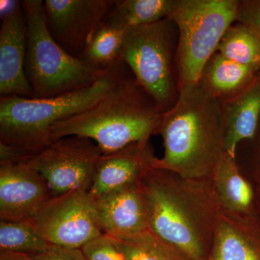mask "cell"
Wrapping results in <instances>:
<instances>
[{
  "label": "cell",
  "mask_w": 260,
  "mask_h": 260,
  "mask_svg": "<svg viewBox=\"0 0 260 260\" xmlns=\"http://www.w3.org/2000/svg\"><path fill=\"white\" fill-rule=\"evenodd\" d=\"M150 210V229L190 260H207L220 208L211 181L152 169L141 181Z\"/></svg>",
  "instance_id": "cell-1"
},
{
  "label": "cell",
  "mask_w": 260,
  "mask_h": 260,
  "mask_svg": "<svg viewBox=\"0 0 260 260\" xmlns=\"http://www.w3.org/2000/svg\"><path fill=\"white\" fill-rule=\"evenodd\" d=\"M158 134L164 152L156 169L210 180L227 153L223 104L198 84L183 87L174 107L162 114Z\"/></svg>",
  "instance_id": "cell-2"
},
{
  "label": "cell",
  "mask_w": 260,
  "mask_h": 260,
  "mask_svg": "<svg viewBox=\"0 0 260 260\" xmlns=\"http://www.w3.org/2000/svg\"><path fill=\"white\" fill-rule=\"evenodd\" d=\"M164 114L132 74L93 107L56 123L51 142L76 135L93 140L103 154L114 153L150 142L158 134Z\"/></svg>",
  "instance_id": "cell-3"
},
{
  "label": "cell",
  "mask_w": 260,
  "mask_h": 260,
  "mask_svg": "<svg viewBox=\"0 0 260 260\" xmlns=\"http://www.w3.org/2000/svg\"><path fill=\"white\" fill-rule=\"evenodd\" d=\"M133 74L121 60L106 68L95 83L74 91L45 99L0 96V143L32 156L51 143L56 123L87 110Z\"/></svg>",
  "instance_id": "cell-4"
},
{
  "label": "cell",
  "mask_w": 260,
  "mask_h": 260,
  "mask_svg": "<svg viewBox=\"0 0 260 260\" xmlns=\"http://www.w3.org/2000/svg\"><path fill=\"white\" fill-rule=\"evenodd\" d=\"M27 34L25 72L34 99L56 96L90 86L104 70L68 54L48 29L42 0H24Z\"/></svg>",
  "instance_id": "cell-5"
},
{
  "label": "cell",
  "mask_w": 260,
  "mask_h": 260,
  "mask_svg": "<svg viewBox=\"0 0 260 260\" xmlns=\"http://www.w3.org/2000/svg\"><path fill=\"white\" fill-rule=\"evenodd\" d=\"M179 32L171 18L129 28L121 59L162 113L179 98L177 54Z\"/></svg>",
  "instance_id": "cell-6"
},
{
  "label": "cell",
  "mask_w": 260,
  "mask_h": 260,
  "mask_svg": "<svg viewBox=\"0 0 260 260\" xmlns=\"http://www.w3.org/2000/svg\"><path fill=\"white\" fill-rule=\"evenodd\" d=\"M239 0H175L169 18L179 32V88L196 85L202 70L217 52L225 32L237 19Z\"/></svg>",
  "instance_id": "cell-7"
},
{
  "label": "cell",
  "mask_w": 260,
  "mask_h": 260,
  "mask_svg": "<svg viewBox=\"0 0 260 260\" xmlns=\"http://www.w3.org/2000/svg\"><path fill=\"white\" fill-rule=\"evenodd\" d=\"M102 154L93 140L72 135L54 140L25 162L45 179L55 197L88 191Z\"/></svg>",
  "instance_id": "cell-8"
},
{
  "label": "cell",
  "mask_w": 260,
  "mask_h": 260,
  "mask_svg": "<svg viewBox=\"0 0 260 260\" xmlns=\"http://www.w3.org/2000/svg\"><path fill=\"white\" fill-rule=\"evenodd\" d=\"M30 224L50 245L73 249L103 234L93 200L85 190L53 197Z\"/></svg>",
  "instance_id": "cell-9"
},
{
  "label": "cell",
  "mask_w": 260,
  "mask_h": 260,
  "mask_svg": "<svg viewBox=\"0 0 260 260\" xmlns=\"http://www.w3.org/2000/svg\"><path fill=\"white\" fill-rule=\"evenodd\" d=\"M114 4V0H45L48 29L64 51L81 59Z\"/></svg>",
  "instance_id": "cell-10"
},
{
  "label": "cell",
  "mask_w": 260,
  "mask_h": 260,
  "mask_svg": "<svg viewBox=\"0 0 260 260\" xmlns=\"http://www.w3.org/2000/svg\"><path fill=\"white\" fill-rule=\"evenodd\" d=\"M52 192L25 161L0 164V220L31 223Z\"/></svg>",
  "instance_id": "cell-11"
},
{
  "label": "cell",
  "mask_w": 260,
  "mask_h": 260,
  "mask_svg": "<svg viewBox=\"0 0 260 260\" xmlns=\"http://www.w3.org/2000/svg\"><path fill=\"white\" fill-rule=\"evenodd\" d=\"M141 181L93 200L103 234L120 239L149 230L150 210Z\"/></svg>",
  "instance_id": "cell-12"
},
{
  "label": "cell",
  "mask_w": 260,
  "mask_h": 260,
  "mask_svg": "<svg viewBox=\"0 0 260 260\" xmlns=\"http://www.w3.org/2000/svg\"><path fill=\"white\" fill-rule=\"evenodd\" d=\"M157 159L150 142L134 143L114 153L102 154L89 194L95 200L124 186L140 182L155 169Z\"/></svg>",
  "instance_id": "cell-13"
},
{
  "label": "cell",
  "mask_w": 260,
  "mask_h": 260,
  "mask_svg": "<svg viewBox=\"0 0 260 260\" xmlns=\"http://www.w3.org/2000/svg\"><path fill=\"white\" fill-rule=\"evenodd\" d=\"M27 34L23 7L2 19L0 27V95L32 98L25 72Z\"/></svg>",
  "instance_id": "cell-14"
},
{
  "label": "cell",
  "mask_w": 260,
  "mask_h": 260,
  "mask_svg": "<svg viewBox=\"0 0 260 260\" xmlns=\"http://www.w3.org/2000/svg\"><path fill=\"white\" fill-rule=\"evenodd\" d=\"M207 260H260V220L220 210Z\"/></svg>",
  "instance_id": "cell-15"
},
{
  "label": "cell",
  "mask_w": 260,
  "mask_h": 260,
  "mask_svg": "<svg viewBox=\"0 0 260 260\" xmlns=\"http://www.w3.org/2000/svg\"><path fill=\"white\" fill-rule=\"evenodd\" d=\"M210 181L221 211L238 218L260 220L254 189L241 172L237 158L225 154Z\"/></svg>",
  "instance_id": "cell-16"
},
{
  "label": "cell",
  "mask_w": 260,
  "mask_h": 260,
  "mask_svg": "<svg viewBox=\"0 0 260 260\" xmlns=\"http://www.w3.org/2000/svg\"><path fill=\"white\" fill-rule=\"evenodd\" d=\"M259 70L231 60L217 51L205 64L198 84L224 104L240 95Z\"/></svg>",
  "instance_id": "cell-17"
},
{
  "label": "cell",
  "mask_w": 260,
  "mask_h": 260,
  "mask_svg": "<svg viewBox=\"0 0 260 260\" xmlns=\"http://www.w3.org/2000/svg\"><path fill=\"white\" fill-rule=\"evenodd\" d=\"M226 124V153L237 158V148L256 133L260 116V70L245 90L223 104Z\"/></svg>",
  "instance_id": "cell-18"
},
{
  "label": "cell",
  "mask_w": 260,
  "mask_h": 260,
  "mask_svg": "<svg viewBox=\"0 0 260 260\" xmlns=\"http://www.w3.org/2000/svg\"><path fill=\"white\" fill-rule=\"evenodd\" d=\"M175 0H119L107 19L126 29L156 23L169 18Z\"/></svg>",
  "instance_id": "cell-19"
},
{
  "label": "cell",
  "mask_w": 260,
  "mask_h": 260,
  "mask_svg": "<svg viewBox=\"0 0 260 260\" xmlns=\"http://www.w3.org/2000/svg\"><path fill=\"white\" fill-rule=\"evenodd\" d=\"M217 51L231 60L260 69V39L243 24L231 25Z\"/></svg>",
  "instance_id": "cell-20"
},
{
  "label": "cell",
  "mask_w": 260,
  "mask_h": 260,
  "mask_svg": "<svg viewBox=\"0 0 260 260\" xmlns=\"http://www.w3.org/2000/svg\"><path fill=\"white\" fill-rule=\"evenodd\" d=\"M127 30L106 20L94 36L81 59L103 69L119 62L122 60L121 51Z\"/></svg>",
  "instance_id": "cell-21"
},
{
  "label": "cell",
  "mask_w": 260,
  "mask_h": 260,
  "mask_svg": "<svg viewBox=\"0 0 260 260\" xmlns=\"http://www.w3.org/2000/svg\"><path fill=\"white\" fill-rule=\"evenodd\" d=\"M126 260H190L150 230L126 239H114Z\"/></svg>",
  "instance_id": "cell-22"
},
{
  "label": "cell",
  "mask_w": 260,
  "mask_h": 260,
  "mask_svg": "<svg viewBox=\"0 0 260 260\" xmlns=\"http://www.w3.org/2000/svg\"><path fill=\"white\" fill-rule=\"evenodd\" d=\"M50 246L31 224L0 221V251L34 256L44 252Z\"/></svg>",
  "instance_id": "cell-23"
},
{
  "label": "cell",
  "mask_w": 260,
  "mask_h": 260,
  "mask_svg": "<svg viewBox=\"0 0 260 260\" xmlns=\"http://www.w3.org/2000/svg\"><path fill=\"white\" fill-rule=\"evenodd\" d=\"M237 161L241 172L254 189L260 218V116L254 136L238 146Z\"/></svg>",
  "instance_id": "cell-24"
},
{
  "label": "cell",
  "mask_w": 260,
  "mask_h": 260,
  "mask_svg": "<svg viewBox=\"0 0 260 260\" xmlns=\"http://www.w3.org/2000/svg\"><path fill=\"white\" fill-rule=\"evenodd\" d=\"M81 249L86 260H126L114 239L104 234Z\"/></svg>",
  "instance_id": "cell-25"
},
{
  "label": "cell",
  "mask_w": 260,
  "mask_h": 260,
  "mask_svg": "<svg viewBox=\"0 0 260 260\" xmlns=\"http://www.w3.org/2000/svg\"><path fill=\"white\" fill-rule=\"evenodd\" d=\"M236 22L251 29L260 39V0H239Z\"/></svg>",
  "instance_id": "cell-26"
},
{
  "label": "cell",
  "mask_w": 260,
  "mask_h": 260,
  "mask_svg": "<svg viewBox=\"0 0 260 260\" xmlns=\"http://www.w3.org/2000/svg\"><path fill=\"white\" fill-rule=\"evenodd\" d=\"M34 260H86L81 249L51 245L40 254L31 256Z\"/></svg>",
  "instance_id": "cell-27"
},
{
  "label": "cell",
  "mask_w": 260,
  "mask_h": 260,
  "mask_svg": "<svg viewBox=\"0 0 260 260\" xmlns=\"http://www.w3.org/2000/svg\"><path fill=\"white\" fill-rule=\"evenodd\" d=\"M21 6V1L17 0H1L0 2V17L2 19L9 16Z\"/></svg>",
  "instance_id": "cell-28"
},
{
  "label": "cell",
  "mask_w": 260,
  "mask_h": 260,
  "mask_svg": "<svg viewBox=\"0 0 260 260\" xmlns=\"http://www.w3.org/2000/svg\"><path fill=\"white\" fill-rule=\"evenodd\" d=\"M0 260H34L31 256L9 251H0Z\"/></svg>",
  "instance_id": "cell-29"
}]
</instances>
